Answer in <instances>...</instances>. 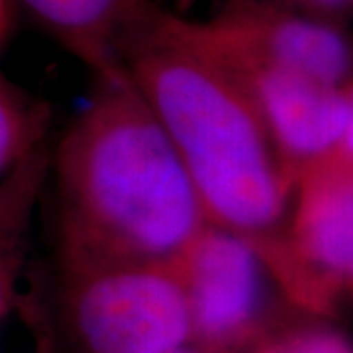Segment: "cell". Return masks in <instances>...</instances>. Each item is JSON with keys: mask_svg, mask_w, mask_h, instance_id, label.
I'll return each instance as SVG.
<instances>
[{"mask_svg": "<svg viewBox=\"0 0 353 353\" xmlns=\"http://www.w3.org/2000/svg\"><path fill=\"white\" fill-rule=\"evenodd\" d=\"M51 171L57 271L175 263L210 224L173 139L124 65L94 75Z\"/></svg>", "mask_w": 353, "mask_h": 353, "instance_id": "obj_1", "label": "cell"}, {"mask_svg": "<svg viewBox=\"0 0 353 353\" xmlns=\"http://www.w3.org/2000/svg\"><path fill=\"white\" fill-rule=\"evenodd\" d=\"M169 16L163 10L130 46L124 67L173 139L208 222L250 241L296 308L289 240L296 185L240 83L176 36Z\"/></svg>", "mask_w": 353, "mask_h": 353, "instance_id": "obj_2", "label": "cell"}, {"mask_svg": "<svg viewBox=\"0 0 353 353\" xmlns=\"http://www.w3.org/2000/svg\"><path fill=\"white\" fill-rule=\"evenodd\" d=\"M57 301L79 353H161L192 341L176 261L59 271Z\"/></svg>", "mask_w": 353, "mask_h": 353, "instance_id": "obj_3", "label": "cell"}, {"mask_svg": "<svg viewBox=\"0 0 353 353\" xmlns=\"http://www.w3.org/2000/svg\"><path fill=\"white\" fill-rule=\"evenodd\" d=\"M176 269L189 301L192 343L204 353L248 352L303 316L259 252L226 228L206 224Z\"/></svg>", "mask_w": 353, "mask_h": 353, "instance_id": "obj_4", "label": "cell"}, {"mask_svg": "<svg viewBox=\"0 0 353 353\" xmlns=\"http://www.w3.org/2000/svg\"><path fill=\"white\" fill-rule=\"evenodd\" d=\"M169 24L214 57L243 59L308 77L328 87L353 83V26L330 22L263 0H226L210 18Z\"/></svg>", "mask_w": 353, "mask_h": 353, "instance_id": "obj_5", "label": "cell"}, {"mask_svg": "<svg viewBox=\"0 0 353 353\" xmlns=\"http://www.w3.org/2000/svg\"><path fill=\"white\" fill-rule=\"evenodd\" d=\"M289 240L296 308L334 318L353 263V167L341 153L299 179Z\"/></svg>", "mask_w": 353, "mask_h": 353, "instance_id": "obj_6", "label": "cell"}, {"mask_svg": "<svg viewBox=\"0 0 353 353\" xmlns=\"http://www.w3.org/2000/svg\"><path fill=\"white\" fill-rule=\"evenodd\" d=\"M208 57L222 65L245 90L294 185L310 169L340 155L352 112L347 88L328 87L253 61Z\"/></svg>", "mask_w": 353, "mask_h": 353, "instance_id": "obj_7", "label": "cell"}, {"mask_svg": "<svg viewBox=\"0 0 353 353\" xmlns=\"http://www.w3.org/2000/svg\"><path fill=\"white\" fill-rule=\"evenodd\" d=\"M8 4L87 65L92 75L122 67L130 46L163 14L155 0H8Z\"/></svg>", "mask_w": 353, "mask_h": 353, "instance_id": "obj_8", "label": "cell"}, {"mask_svg": "<svg viewBox=\"0 0 353 353\" xmlns=\"http://www.w3.org/2000/svg\"><path fill=\"white\" fill-rule=\"evenodd\" d=\"M51 108L6 75L0 79V171H16L46 152Z\"/></svg>", "mask_w": 353, "mask_h": 353, "instance_id": "obj_9", "label": "cell"}, {"mask_svg": "<svg viewBox=\"0 0 353 353\" xmlns=\"http://www.w3.org/2000/svg\"><path fill=\"white\" fill-rule=\"evenodd\" d=\"M243 353H353V341L332 318L303 314Z\"/></svg>", "mask_w": 353, "mask_h": 353, "instance_id": "obj_10", "label": "cell"}, {"mask_svg": "<svg viewBox=\"0 0 353 353\" xmlns=\"http://www.w3.org/2000/svg\"><path fill=\"white\" fill-rule=\"evenodd\" d=\"M314 18L353 26V0H263Z\"/></svg>", "mask_w": 353, "mask_h": 353, "instance_id": "obj_11", "label": "cell"}, {"mask_svg": "<svg viewBox=\"0 0 353 353\" xmlns=\"http://www.w3.org/2000/svg\"><path fill=\"white\" fill-rule=\"evenodd\" d=\"M347 97H350V108H352V112H350V126H347V134H345L341 155L353 167V83L347 87Z\"/></svg>", "mask_w": 353, "mask_h": 353, "instance_id": "obj_12", "label": "cell"}, {"mask_svg": "<svg viewBox=\"0 0 353 353\" xmlns=\"http://www.w3.org/2000/svg\"><path fill=\"white\" fill-rule=\"evenodd\" d=\"M161 353H204V352L190 341V343H185V345H179V347H173V350H167V352H161Z\"/></svg>", "mask_w": 353, "mask_h": 353, "instance_id": "obj_13", "label": "cell"}, {"mask_svg": "<svg viewBox=\"0 0 353 353\" xmlns=\"http://www.w3.org/2000/svg\"><path fill=\"white\" fill-rule=\"evenodd\" d=\"M345 296L353 299V263L350 267V275H347V287H345Z\"/></svg>", "mask_w": 353, "mask_h": 353, "instance_id": "obj_14", "label": "cell"}]
</instances>
